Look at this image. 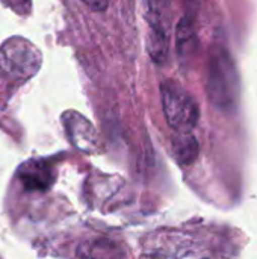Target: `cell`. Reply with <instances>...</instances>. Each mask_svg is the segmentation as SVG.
<instances>
[{
	"label": "cell",
	"instance_id": "8fae6325",
	"mask_svg": "<svg viewBox=\"0 0 257 259\" xmlns=\"http://www.w3.org/2000/svg\"><path fill=\"white\" fill-rule=\"evenodd\" d=\"M82 2L94 12H105L109 6V0H82Z\"/></svg>",
	"mask_w": 257,
	"mask_h": 259
},
{
	"label": "cell",
	"instance_id": "3957f363",
	"mask_svg": "<svg viewBox=\"0 0 257 259\" xmlns=\"http://www.w3.org/2000/svg\"><path fill=\"white\" fill-rule=\"evenodd\" d=\"M41 64L39 49L23 36H12L0 46V71L15 82L33 77Z\"/></svg>",
	"mask_w": 257,
	"mask_h": 259
},
{
	"label": "cell",
	"instance_id": "9c48e42d",
	"mask_svg": "<svg viewBox=\"0 0 257 259\" xmlns=\"http://www.w3.org/2000/svg\"><path fill=\"white\" fill-rule=\"evenodd\" d=\"M77 255L82 259H121L124 256L120 246L109 240H95L91 243H83Z\"/></svg>",
	"mask_w": 257,
	"mask_h": 259
},
{
	"label": "cell",
	"instance_id": "8992f818",
	"mask_svg": "<svg viewBox=\"0 0 257 259\" xmlns=\"http://www.w3.org/2000/svg\"><path fill=\"white\" fill-rule=\"evenodd\" d=\"M144 17L148 23V32L170 36L171 29V0H142Z\"/></svg>",
	"mask_w": 257,
	"mask_h": 259
},
{
	"label": "cell",
	"instance_id": "6da1fadb",
	"mask_svg": "<svg viewBox=\"0 0 257 259\" xmlns=\"http://www.w3.org/2000/svg\"><path fill=\"white\" fill-rule=\"evenodd\" d=\"M238 71L230 52L221 44H214L209 49L206 73V91L211 103L223 111L232 109L238 99Z\"/></svg>",
	"mask_w": 257,
	"mask_h": 259
},
{
	"label": "cell",
	"instance_id": "277c9868",
	"mask_svg": "<svg viewBox=\"0 0 257 259\" xmlns=\"http://www.w3.org/2000/svg\"><path fill=\"white\" fill-rule=\"evenodd\" d=\"M62 123L71 144L80 152L92 153L98 147V137L91 124L82 114L74 111H67L62 115Z\"/></svg>",
	"mask_w": 257,
	"mask_h": 259
},
{
	"label": "cell",
	"instance_id": "52a82bcc",
	"mask_svg": "<svg viewBox=\"0 0 257 259\" xmlns=\"http://www.w3.org/2000/svg\"><path fill=\"white\" fill-rule=\"evenodd\" d=\"M198 38L195 32L194 17L185 14L176 26V52L182 64H188L195 55Z\"/></svg>",
	"mask_w": 257,
	"mask_h": 259
},
{
	"label": "cell",
	"instance_id": "30bf717a",
	"mask_svg": "<svg viewBox=\"0 0 257 259\" xmlns=\"http://www.w3.org/2000/svg\"><path fill=\"white\" fill-rule=\"evenodd\" d=\"M145 47L147 53L151 58L153 62L162 65L168 61L170 55V36L167 35H159L153 32H147L145 38Z\"/></svg>",
	"mask_w": 257,
	"mask_h": 259
},
{
	"label": "cell",
	"instance_id": "7a4b0ae2",
	"mask_svg": "<svg viewBox=\"0 0 257 259\" xmlns=\"http://www.w3.org/2000/svg\"><path fill=\"white\" fill-rule=\"evenodd\" d=\"M162 109L167 123L176 132H191L200 118L195 99L176 80L165 79L161 83Z\"/></svg>",
	"mask_w": 257,
	"mask_h": 259
},
{
	"label": "cell",
	"instance_id": "ba28073f",
	"mask_svg": "<svg viewBox=\"0 0 257 259\" xmlns=\"http://www.w3.org/2000/svg\"><path fill=\"white\" fill-rule=\"evenodd\" d=\"M171 149L174 158L185 165L192 164L200 153V144L191 132H176L171 140Z\"/></svg>",
	"mask_w": 257,
	"mask_h": 259
},
{
	"label": "cell",
	"instance_id": "5b68a950",
	"mask_svg": "<svg viewBox=\"0 0 257 259\" xmlns=\"http://www.w3.org/2000/svg\"><path fill=\"white\" fill-rule=\"evenodd\" d=\"M18 181L27 191H47L53 184V173L42 161H27L17 171Z\"/></svg>",
	"mask_w": 257,
	"mask_h": 259
}]
</instances>
